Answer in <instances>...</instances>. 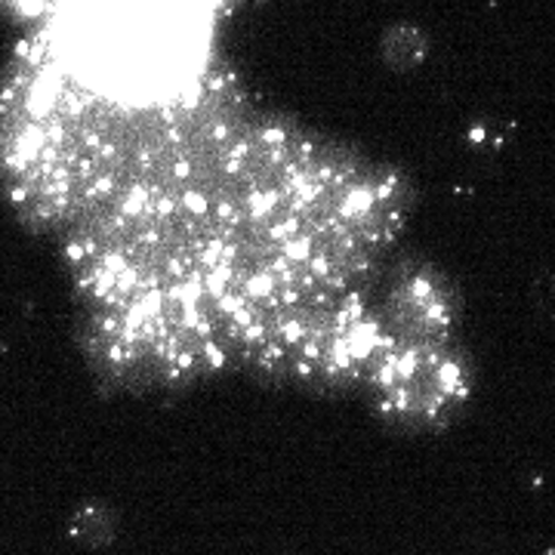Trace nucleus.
Wrapping results in <instances>:
<instances>
[{
    "mask_svg": "<svg viewBox=\"0 0 555 555\" xmlns=\"http://www.w3.org/2000/svg\"><path fill=\"white\" fill-rule=\"evenodd\" d=\"M423 50H426V38H423V31H416L411 25H398L392 31H386V38H383V56L396 68L416 65L423 60Z\"/></svg>",
    "mask_w": 555,
    "mask_h": 555,
    "instance_id": "obj_1",
    "label": "nucleus"
},
{
    "mask_svg": "<svg viewBox=\"0 0 555 555\" xmlns=\"http://www.w3.org/2000/svg\"><path fill=\"white\" fill-rule=\"evenodd\" d=\"M43 7H47V0H0V13H7L13 20H35Z\"/></svg>",
    "mask_w": 555,
    "mask_h": 555,
    "instance_id": "obj_2",
    "label": "nucleus"
}]
</instances>
